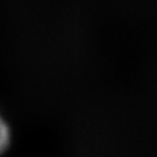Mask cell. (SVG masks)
<instances>
[{
    "instance_id": "cell-1",
    "label": "cell",
    "mask_w": 157,
    "mask_h": 157,
    "mask_svg": "<svg viewBox=\"0 0 157 157\" xmlns=\"http://www.w3.org/2000/svg\"><path fill=\"white\" fill-rule=\"evenodd\" d=\"M11 142V132L6 121L0 115V154L5 151Z\"/></svg>"
}]
</instances>
